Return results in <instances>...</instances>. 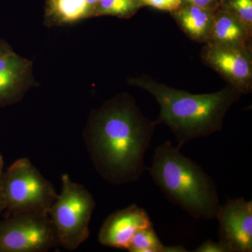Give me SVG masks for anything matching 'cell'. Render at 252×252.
I'll return each instance as SVG.
<instances>
[{
    "label": "cell",
    "mask_w": 252,
    "mask_h": 252,
    "mask_svg": "<svg viewBox=\"0 0 252 252\" xmlns=\"http://www.w3.org/2000/svg\"><path fill=\"white\" fill-rule=\"evenodd\" d=\"M156 126L127 94H119L93 111L83 136L99 176L114 185L138 180L147 169L144 156Z\"/></svg>",
    "instance_id": "1"
},
{
    "label": "cell",
    "mask_w": 252,
    "mask_h": 252,
    "mask_svg": "<svg viewBox=\"0 0 252 252\" xmlns=\"http://www.w3.org/2000/svg\"><path fill=\"white\" fill-rule=\"evenodd\" d=\"M129 84L144 89L157 99L160 112L156 124L170 127L179 149L189 141L221 130L225 114L241 95L230 85L213 94H191L145 75L130 79Z\"/></svg>",
    "instance_id": "2"
},
{
    "label": "cell",
    "mask_w": 252,
    "mask_h": 252,
    "mask_svg": "<svg viewBox=\"0 0 252 252\" xmlns=\"http://www.w3.org/2000/svg\"><path fill=\"white\" fill-rule=\"evenodd\" d=\"M149 170L154 182L167 199L189 215L198 220L216 218L221 205L215 182L170 141L156 149Z\"/></svg>",
    "instance_id": "3"
},
{
    "label": "cell",
    "mask_w": 252,
    "mask_h": 252,
    "mask_svg": "<svg viewBox=\"0 0 252 252\" xmlns=\"http://www.w3.org/2000/svg\"><path fill=\"white\" fill-rule=\"evenodd\" d=\"M92 194L67 174L61 176V191L52 204L49 217L59 245L74 251L89 238V223L95 208Z\"/></svg>",
    "instance_id": "4"
},
{
    "label": "cell",
    "mask_w": 252,
    "mask_h": 252,
    "mask_svg": "<svg viewBox=\"0 0 252 252\" xmlns=\"http://www.w3.org/2000/svg\"><path fill=\"white\" fill-rule=\"evenodd\" d=\"M5 210L8 215H49L57 198L54 185L28 158H20L5 170L2 178Z\"/></svg>",
    "instance_id": "5"
},
{
    "label": "cell",
    "mask_w": 252,
    "mask_h": 252,
    "mask_svg": "<svg viewBox=\"0 0 252 252\" xmlns=\"http://www.w3.org/2000/svg\"><path fill=\"white\" fill-rule=\"evenodd\" d=\"M57 246L49 215L23 213L0 220V252H46Z\"/></svg>",
    "instance_id": "6"
},
{
    "label": "cell",
    "mask_w": 252,
    "mask_h": 252,
    "mask_svg": "<svg viewBox=\"0 0 252 252\" xmlns=\"http://www.w3.org/2000/svg\"><path fill=\"white\" fill-rule=\"evenodd\" d=\"M203 62L216 71L241 94L252 89V46H225L205 44Z\"/></svg>",
    "instance_id": "7"
},
{
    "label": "cell",
    "mask_w": 252,
    "mask_h": 252,
    "mask_svg": "<svg viewBox=\"0 0 252 252\" xmlns=\"http://www.w3.org/2000/svg\"><path fill=\"white\" fill-rule=\"evenodd\" d=\"M216 218L220 241L230 252H252V201L239 198L220 205Z\"/></svg>",
    "instance_id": "8"
},
{
    "label": "cell",
    "mask_w": 252,
    "mask_h": 252,
    "mask_svg": "<svg viewBox=\"0 0 252 252\" xmlns=\"http://www.w3.org/2000/svg\"><path fill=\"white\" fill-rule=\"evenodd\" d=\"M150 226L152 221L145 210L131 205L107 217L99 229L98 241L104 246L127 250L136 233Z\"/></svg>",
    "instance_id": "9"
},
{
    "label": "cell",
    "mask_w": 252,
    "mask_h": 252,
    "mask_svg": "<svg viewBox=\"0 0 252 252\" xmlns=\"http://www.w3.org/2000/svg\"><path fill=\"white\" fill-rule=\"evenodd\" d=\"M32 63L11 47L0 54V107L19 102L32 85Z\"/></svg>",
    "instance_id": "10"
},
{
    "label": "cell",
    "mask_w": 252,
    "mask_h": 252,
    "mask_svg": "<svg viewBox=\"0 0 252 252\" xmlns=\"http://www.w3.org/2000/svg\"><path fill=\"white\" fill-rule=\"evenodd\" d=\"M252 32L227 11L217 9L206 44L225 46H252Z\"/></svg>",
    "instance_id": "11"
},
{
    "label": "cell",
    "mask_w": 252,
    "mask_h": 252,
    "mask_svg": "<svg viewBox=\"0 0 252 252\" xmlns=\"http://www.w3.org/2000/svg\"><path fill=\"white\" fill-rule=\"evenodd\" d=\"M215 11L192 5H182L172 14L184 32L192 40L206 44Z\"/></svg>",
    "instance_id": "12"
},
{
    "label": "cell",
    "mask_w": 252,
    "mask_h": 252,
    "mask_svg": "<svg viewBox=\"0 0 252 252\" xmlns=\"http://www.w3.org/2000/svg\"><path fill=\"white\" fill-rule=\"evenodd\" d=\"M99 0H47L46 20L51 25H65L94 18Z\"/></svg>",
    "instance_id": "13"
},
{
    "label": "cell",
    "mask_w": 252,
    "mask_h": 252,
    "mask_svg": "<svg viewBox=\"0 0 252 252\" xmlns=\"http://www.w3.org/2000/svg\"><path fill=\"white\" fill-rule=\"evenodd\" d=\"M127 251L130 252H187L182 245L165 246L160 242L153 227L137 232L131 241Z\"/></svg>",
    "instance_id": "14"
},
{
    "label": "cell",
    "mask_w": 252,
    "mask_h": 252,
    "mask_svg": "<svg viewBox=\"0 0 252 252\" xmlns=\"http://www.w3.org/2000/svg\"><path fill=\"white\" fill-rule=\"evenodd\" d=\"M143 6L142 0H99L94 17L113 16L130 18Z\"/></svg>",
    "instance_id": "15"
},
{
    "label": "cell",
    "mask_w": 252,
    "mask_h": 252,
    "mask_svg": "<svg viewBox=\"0 0 252 252\" xmlns=\"http://www.w3.org/2000/svg\"><path fill=\"white\" fill-rule=\"evenodd\" d=\"M219 9L234 16L252 32V0H220Z\"/></svg>",
    "instance_id": "16"
},
{
    "label": "cell",
    "mask_w": 252,
    "mask_h": 252,
    "mask_svg": "<svg viewBox=\"0 0 252 252\" xmlns=\"http://www.w3.org/2000/svg\"><path fill=\"white\" fill-rule=\"evenodd\" d=\"M142 2L144 6H152L156 9L172 12L182 6L183 0H142Z\"/></svg>",
    "instance_id": "17"
},
{
    "label": "cell",
    "mask_w": 252,
    "mask_h": 252,
    "mask_svg": "<svg viewBox=\"0 0 252 252\" xmlns=\"http://www.w3.org/2000/svg\"><path fill=\"white\" fill-rule=\"evenodd\" d=\"M194 252H230L221 242L218 243L208 240L194 250Z\"/></svg>",
    "instance_id": "18"
},
{
    "label": "cell",
    "mask_w": 252,
    "mask_h": 252,
    "mask_svg": "<svg viewBox=\"0 0 252 252\" xmlns=\"http://www.w3.org/2000/svg\"><path fill=\"white\" fill-rule=\"evenodd\" d=\"M220 0H183L182 5H192V6H198L217 11L220 8Z\"/></svg>",
    "instance_id": "19"
},
{
    "label": "cell",
    "mask_w": 252,
    "mask_h": 252,
    "mask_svg": "<svg viewBox=\"0 0 252 252\" xmlns=\"http://www.w3.org/2000/svg\"><path fill=\"white\" fill-rule=\"evenodd\" d=\"M4 172V160L2 154L0 151V220L5 210L4 198L2 193V178Z\"/></svg>",
    "instance_id": "20"
},
{
    "label": "cell",
    "mask_w": 252,
    "mask_h": 252,
    "mask_svg": "<svg viewBox=\"0 0 252 252\" xmlns=\"http://www.w3.org/2000/svg\"><path fill=\"white\" fill-rule=\"evenodd\" d=\"M9 47L10 46L5 41L0 40V54H1L5 50L9 49Z\"/></svg>",
    "instance_id": "21"
}]
</instances>
